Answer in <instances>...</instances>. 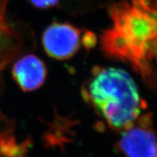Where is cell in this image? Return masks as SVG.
Returning <instances> with one entry per match:
<instances>
[{
	"mask_svg": "<svg viewBox=\"0 0 157 157\" xmlns=\"http://www.w3.org/2000/svg\"><path fill=\"white\" fill-rule=\"evenodd\" d=\"M91 36L90 35L89 37ZM82 37V31L74 25L66 23H53L42 35V44L46 53L57 60H66L73 57L82 44L89 47L93 43L90 39Z\"/></svg>",
	"mask_w": 157,
	"mask_h": 157,
	"instance_id": "3",
	"label": "cell"
},
{
	"mask_svg": "<svg viewBox=\"0 0 157 157\" xmlns=\"http://www.w3.org/2000/svg\"><path fill=\"white\" fill-rule=\"evenodd\" d=\"M13 78L23 91L39 89L47 77V68L39 57L30 54L22 57L13 65Z\"/></svg>",
	"mask_w": 157,
	"mask_h": 157,
	"instance_id": "5",
	"label": "cell"
},
{
	"mask_svg": "<svg viewBox=\"0 0 157 157\" xmlns=\"http://www.w3.org/2000/svg\"><path fill=\"white\" fill-rule=\"evenodd\" d=\"M83 95L108 126L117 130L132 125L145 109L134 80L117 68L94 70Z\"/></svg>",
	"mask_w": 157,
	"mask_h": 157,
	"instance_id": "2",
	"label": "cell"
},
{
	"mask_svg": "<svg viewBox=\"0 0 157 157\" xmlns=\"http://www.w3.org/2000/svg\"><path fill=\"white\" fill-rule=\"evenodd\" d=\"M117 148L125 157H155L157 137L151 117L140 115L132 125L123 129Z\"/></svg>",
	"mask_w": 157,
	"mask_h": 157,
	"instance_id": "4",
	"label": "cell"
},
{
	"mask_svg": "<svg viewBox=\"0 0 157 157\" xmlns=\"http://www.w3.org/2000/svg\"><path fill=\"white\" fill-rule=\"evenodd\" d=\"M101 38L109 58L127 64L146 84H157V0H122L111 7Z\"/></svg>",
	"mask_w": 157,
	"mask_h": 157,
	"instance_id": "1",
	"label": "cell"
},
{
	"mask_svg": "<svg viewBox=\"0 0 157 157\" xmlns=\"http://www.w3.org/2000/svg\"><path fill=\"white\" fill-rule=\"evenodd\" d=\"M31 5L40 9H47L54 7L58 3L59 0H29Z\"/></svg>",
	"mask_w": 157,
	"mask_h": 157,
	"instance_id": "6",
	"label": "cell"
},
{
	"mask_svg": "<svg viewBox=\"0 0 157 157\" xmlns=\"http://www.w3.org/2000/svg\"><path fill=\"white\" fill-rule=\"evenodd\" d=\"M155 157H157V151H156V156H155Z\"/></svg>",
	"mask_w": 157,
	"mask_h": 157,
	"instance_id": "7",
	"label": "cell"
}]
</instances>
